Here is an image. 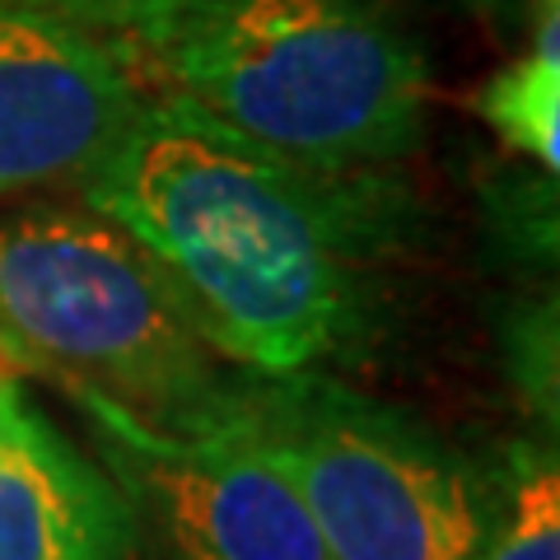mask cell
I'll return each instance as SVG.
<instances>
[{
  "instance_id": "3957f363",
  "label": "cell",
  "mask_w": 560,
  "mask_h": 560,
  "mask_svg": "<svg viewBox=\"0 0 560 560\" xmlns=\"http://www.w3.org/2000/svg\"><path fill=\"white\" fill-rule=\"evenodd\" d=\"M0 331L14 370L51 374L160 434L215 430L238 388L150 253L84 201H33L0 220Z\"/></svg>"
},
{
  "instance_id": "277c9868",
  "label": "cell",
  "mask_w": 560,
  "mask_h": 560,
  "mask_svg": "<svg viewBox=\"0 0 560 560\" xmlns=\"http://www.w3.org/2000/svg\"><path fill=\"white\" fill-rule=\"evenodd\" d=\"M220 425L285 471L331 560H481L490 477L411 411L331 374H243Z\"/></svg>"
},
{
  "instance_id": "8fae6325",
  "label": "cell",
  "mask_w": 560,
  "mask_h": 560,
  "mask_svg": "<svg viewBox=\"0 0 560 560\" xmlns=\"http://www.w3.org/2000/svg\"><path fill=\"white\" fill-rule=\"evenodd\" d=\"M0 5L38 10V14H51V20L80 24L117 47V43H127L140 24H150L168 0H0Z\"/></svg>"
},
{
  "instance_id": "30bf717a",
  "label": "cell",
  "mask_w": 560,
  "mask_h": 560,
  "mask_svg": "<svg viewBox=\"0 0 560 560\" xmlns=\"http://www.w3.org/2000/svg\"><path fill=\"white\" fill-rule=\"evenodd\" d=\"M510 374L533 401V416L556 430V304L533 308L510 327Z\"/></svg>"
},
{
  "instance_id": "8992f818",
  "label": "cell",
  "mask_w": 560,
  "mask_h": 560,
  "mask_svg": "<svg viewBox=\"0 0 560 560\" xmlns=\"http://www.w3.org/2000/svg\"><path fill=\"white\" fill-rule=\"evenodd\" d=\"M145 90L98 33L0 5V197L80 187Z\"/></svg>"
},
{
  "instance_id": "5bb4252c",
  "label": "cell",
  "mask_w": 560,
  "mask_h": 560,
  "mask_svg": "<svg viewBox=\"0 0 560 560\" xmlns=\"http://www.w3.org/2000/svg\"><path fill=\"white\" fill-rule=\"evenodd\" d=\"M481 5H510V0H481Z\"/></svg>"
},
{
  "instance_id": "9c48e42d",
  "label": "cell",
  "mask_w": 560,
  "mask_h": 560,
  "mask_svg": "<svg viewBox=\"0 0 560 560\" xmlns=\"http://www.w3.org/2000/svg\"><path fill=\"white\" fill-rule=\"evenodd\" d=\"M481 560H560V471L551 448H518L510 504L495 514Z\"/></svg>"
},
{
  "instance_id": "4fadbf2b",
  "label": "cell",
  "mask_w": 560,
  "mask_h": 560,
  "mask_svg": "<svg viewBox=\"0 0 560 560\" xmlns=\"http://www.w3.org/2000/svg\"><path fill=\"white\" fill-rule=\"evenodd\" d=\"M0 355H5V360H10V350H5V331H0Z\"/></svg>"
},
{
  "instance_id": "ba28073f",
  "label": "cell",
  "mask_w": 560,
  "mask_h": 560,
  "mask_svg": "<svg viewBox=\"0 0 560 560\" xmlns=\"http://www.w3.org/2000/svg\"><path fill=\"white\" fill-rule=\"evenodd\" d=\"M537 28L523 57L486 80L477 113L537 173L560 168V0H533Z\"/></svg>"
},
{
  "instance_id": "6da1fadb",
  "label": "cell",
  "mask_w": 560,
  "mask_h": 560,
  "mask_svg": "<svg viewBox=\"0 0 560 560\" xmlns=\"http://www.w3.org/2000/svg\"><path fill=\"white\" fill-rule=\"evenodd\" d=\"M80 201L160 267L183 318L253 378L327 374L378 341L416 201L383 168H318L145 94Z\"/></svg>"
},
{
  "instance_id": "7c38bea8",
  "label": "cell",
  "mask_w": 560,
  "mask_h": 560,
  "mask_svg": "<svg viewBox=\"0 0 560 560\" xmlns=\"http://www.w3.org/2000/svg\"><path fill=\"white\" fill-rule=\"evenodd\" d=\"M10 370H14V364H10L5 355H0V383H10Z\"/></svg>"
},
{
  "instance_id": "5b68a950",
  "label": "cell",
  "mask_w": 560,
  "mask_h": 560,
  "mask_svg": "<svg viewBox=\"0 0 560 560\" xmlns=\"http://www.w3.org/2000/svg\"><path fill=\"white\" fill-rule=\"evenodd\" d=\"M75 401L94 411L117 486L173 560H331L285 471L238 430L160 434L98 397Z\"/></svg>"
},
{
  "instance_id": "52a82bcc",
  "label": "cell",
  "mask_w": 560,
  "mask_h": 560,
  "mask_svg": "<svg viewBox=\"0 0 560 560\" xmlns=\"http://www.w3.org/2000/svg\"><path fill=\"white\" fill-rule=\"evenodd\" d=\"M127 490L24 397L0 383V560H136Z\"/></svg>"
},
{
  "instance_id": "7a4b0ae2",
  "label": "cell",
  "mask_w": 560,
  "mask_h": 560,
  "mask_svg": "<svg viewBox=\"0 0 560 560\" xmlns=\"http://www.w3.org/2000/svg\"><path fill=\"white\" fill-rule=\"evenodd\" d=\"M117 51L154 94L318 168H388L425 136L430 70L388 0H168Z\"/></svg>"
}]
</instances>
